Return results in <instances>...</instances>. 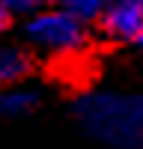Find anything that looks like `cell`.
Here are the masks:
<instances>
[{
	"mask_svg": "<svg viewBox=\"0 0 143 149\" xmlns=\"http://www.w3.org/2000/svg\"><path fill=\"white\" fill-rule=\"evenodd\" d=\"M75 116L92 140L110 149L143 146V95H83L75 104Z\"/></svg>",
	"mask_w": 143,
	"mask_h": 149,
	"instance_id": "1",
	"label": "cell"
},
{
	"mask_svg": "<svg viewBox=\"0 0 143 149\" xmlns=\"http://www.w3.org/2000/svg\"><path fill=\"white\" fill-rule=\"evenodd\" d=\"M27 39L39 51L57 54V57H78L90 48L92 33L83 21L69 15L63 9H42L24 24Z\"/></svg>",
	"mask_w": 143,
	"mask_h": 149,
	"instance_id": "2",
	"label": "cell"
},
{
	"mask_svg": "<svg viewBox=\"0 0 143 149\" xmlns=\"http://www.w3.org/2000/svg\"><path fill=\"white\" fill-rule=\"evenodd\" d=\"M110 42H140L143 39V0H110L107 12L95 24Z\"/></svg>",
	"mask_w": 143,
	"mask_h": 149,
	"instance_id": "3",
	"label": "cell"
},
{
	"mask_svg": "<svg viewBox=\"0 0 143 149\" xmlns=\"http://www.w3.org/2000/svg\"><path fill=\"white\" fill-rule=\"evenodd\" d=\"M36 72V57L24 48H0V93L15 90Z\"/></svg>",
	"mask_w": 143,
	"mask_h": 149,
	"instance_id": "4",
	"label": "cell"
},
{
	"mask_svg": "<svg viewBox=\"0 0 143 149\" xmlns=\"http://www.w3.org/2000/svg\"><path fill=\"white\" fill-rule=\"evenodd\" d=\"M36 107H39V93H33V90L0 93V116H6V119H21V116L33 113Z\"/></svg>",
	"mask_w": 143,
	"mask_h": 149,
	"instance_id": "5",
	"label": "cell"
},
{
	"mask_svg": "<svg viewBox=\"0 0 143 149\" xmlns=\"http://www.w3.org/2000/svg\"><path fill=\"white\" fill-rule=\"evenodd\" d=\"M60 9L69 12V15H75L78 21H83L90 27V24H99L101 15L107 12V6H110V0H57Z\"/></svg>",
	"mask_w": 143,
	"mask_h": 149,
	"instance_id": "6",
	"label": "cell"
},
{
	"mask_svg": "<svg viewBox=\"0 0 143 149\" xmlns=\"http://www.w3.org/2000/svg\"><path fill=\"white\" fill-rule=\"evenodd\" d=\"M3 3L12 9V15H15V12H30V9H39V6H51L57 0H3Z\"/></svg>",
	"mask_w": 143,
	"mask_h": 149,
	"instance_id": "7",
	"label": "cell"
},
{
	"mask_svg": "<svg viewBox=\"0 0 143 149\" xmlns=\"http://www.w3.org/2000/svg\"><path fill=\"white\" fill-rule=\"evenodd\" d=\"M9 27H12V9L0 0V33H6Z\"/></svg>",
	"mask_w": 143,
	"mask_h": 149,
	"instance_id": "8",
	"label": "cell"
},
{
	"mask_svg": "<svg viewBox=\"0 0 143 149\" xmlns=\"http://www.w3.org/2000/svg\"><path fill=\"white\" fill-rule=\"evenodd\" d=\"M140 45H143V39H140Z\"/></svg>",
	"mask_w": 143,
	"mask_h": 149,
	"instance_id": "9",
	"label": "cell"
}]
</instances>
